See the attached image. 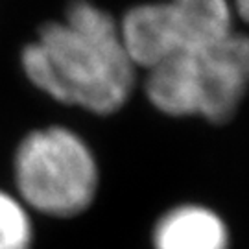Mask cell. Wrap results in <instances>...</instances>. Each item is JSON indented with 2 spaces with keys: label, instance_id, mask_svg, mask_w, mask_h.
Masks as SVG:
<instances>
[{
  "label": "cell",
  "instance_id": "obj_2",
  "mask_svg": "<svg viewBox=\"0 0 249 249\" xmlns=\"http://www.w3.org/2000/svg\"><path fill=\"white\" fill-rule=\"evenodd\" d=\"M148 106L174 120L229 124L249 94V32L232 30L142 72Z\"/></svg>",
  "mask_w": 249,
  "mask_h": 249
},
{
  "label": "cell",
  "instance_id": "obj_3",
  "mask_svg": "<svg viewBox=\"0 0 249 249\" xmlns=\"http://www.w3.org/2000/svg\"><path fill=\"white\" fill-rule=\"evenodd\" d=\"M17 196L30 211L76 218L96 201L102 168L94 148L71 125L48 124L28 131L13 153Z\"/></svg>",
  "mask_w": 249,
  "mask_h": 249
},
{
  "label": "cell",
  "instance_id": "obj_5",
  "mask_svg": "<svg viewBox=\"0 0 249 249\" xmlns=\"http://www.w3.org/2000/svg\"><path fill=\"white\" fill-rule=\"evenodd\" d=\"M153 249H229L231 232L222 214L203 203H179L151 229Z\"/></svg>",
  "mask_w": 249,
  "mask_h": 249
},
{
  "label": "cell",
  "instance_id": "obj_4",
  "mask_svg": "<svg viewBox=\"0 0 249 249\" xmlns=\"http://www.w3.org/2000/svg\"><path fill=\"white\" fill-rule=\"evenodd\" d=\"M122 41L141 72L232 32L174 0H141L118 17Z\"/></svg>",
  "mask_w": 249,
  "mask_h": 249
},
{
  "label": "cell",
  "instance_id": "obj_7",
  "mask_svg": "<svg viewBox=\"0 0 249 249\" xmlns=\"http://www.w3.org/2000/svg\"><path fill=\"white\" fill-rule=\"evenodd\" d=\"M174 2L194 9L223 28H236L234 26L236 17L232 11L231 0H174Z\"/></svg>",
  "mask_w": 249,
  "mask_h": 249
},
{
  "label": "cell",
  "instance_id": "obj_6",
  "mask_svg": "<svg viewBox=\"0 0 249 249\" xmlns=\"http://www.w3.org/2000/svg\"><path fill=\"white\" fill-rule=\"evenodd\" d=\"M34 238L32 211L18 196L0 188V249H32Z\"/></svg>",
  "mask_w": 249,
  "mask_h": 249
},
{
  "label": "cell",
  "instance_id": "obj_1",
  "mask_svg": "<svg viewBox=\"0 0 249 249\" xmlns=\"http://www.w3.org/2000/svg\"><path fill=\"white\" fill-rule=\"evenodd\" d=\"M26 80L50 100L94 116L120 113L141 85L118 17L94 0H71L20 50Z\"/></svg>",
  "mask_w": 249,
  "mask_h": 249
},
{
  "label": "cell",
  "instance_id": "obj_8",
  "mask_svg": "<svg viewBox=\"0 0 249 249\" xmlns=\"http://www.w3.org/2000/svg\"><path fill=\"white\" fill-rule=\"evenodd\" d=\"M231 4L236 20L249 26V0H231Z\"/></svg>",
  "mask_w": 249,
  "mask_h": 249
}]
</instances>
